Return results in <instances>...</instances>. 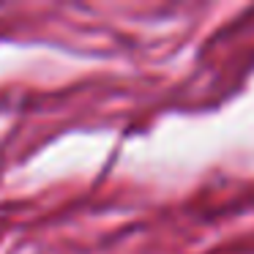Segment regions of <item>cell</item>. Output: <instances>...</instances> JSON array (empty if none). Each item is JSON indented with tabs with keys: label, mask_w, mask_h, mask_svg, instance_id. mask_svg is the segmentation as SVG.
<instances>
[]
</instances>
